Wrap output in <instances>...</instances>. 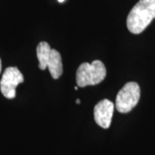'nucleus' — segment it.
<instances>
[{"label":"nucleus","mask_w":155,"mask_h":155,"mask_svg":"<svg viewBox=\"0 0 155 155\" xmlns=\"http://www.w3.org/2000/svg\"><path fill=\"white\" fill-rule=\"evenodd\" d=\"M154 18L155 0H140L127 16V29L132 34H140Z\"/></svg>","instance_id":"1"},{"label":"nucleus","mask_w":155,"mask_h":155,"mask_svg":"<svg viewBox=\"0 0 155 155\" xmlns=\"http://www.w3.org/2000/svg\"><path fill=\"white\" fill-rule=\"evenodd\" d=\"M36 55L39 61V68L45 70L47 67L54 79L61 77L63 72V65L61 54L55 49H52L46 41L40 42L36 48Z\"/></svg>","instance_id":"2"},{"label":"nucleus","mask_w":155,"mask_h":155,"mask_svg":"<svg viewBox=\"0 0 155 155\" xmlns=\"http://www.w3.org/2000/svg\"><path fill=\"white\" fill-rule=\"evenodd\" d=\"M106 68L102 61L96 60L92 63H82L77 70L76 83L78 87L96 85L104 81L106 77Z\"/></svg>","instance_id":"3"},{"label":"nucleus","mask_w":155,"mask_h":155,"mask_svg":"<svg viewBox=\"0 0 155 155\" xmlns=\"http://www.w3.org/2000/svg\"><path fill=\"white\" fill-rule=\"evenodd\" d=\"M140 97V89L137 83L128 82L117 93L115 108L120 113H127L137 105Z\"/></svg>","instance_id":"4"},{"label":"nucleus","mask_w":155,"mask_h":155,"mask_svg":"<svg viewBox=\"0 0 155 155\" xmlns=\"http://www.w3.org/2000/svg\"><path fill=\"white\" fill-rule=\"evenodd\" d=\"M24 78L22 72L17 67H8L4 72L1 81L0 90L2 94L8 99H13L16 97L17 86L23 82Z\"/></svg>","instance_id":"5"},{"label":"nucleus","mask_w":155,"mask_h":155,"mask_svg":"<svg viewBox=\"0 0 155 155\" xmlns=\"http://www.w3.org/2000/svg\"><path fill=\"white\" fill-rule=\"evenodd\" d=\"M115 110V104L109 99H103L94 107V120L103 128H109Z\"/></svg>","instance_id":"6"},{"label":"nucleus","mask_w":155,"mask_h":155,"mask_svg":"<svg viewBox=\"0 0 155 155\" xmlns=\"http://www.w3.org/2000/svg\"><path fill=\"white\" fill-rule=\"evenodd\" d=\"M76 103H77L78 104H80V100L77 99V100H76Z\"/></svg>","instance_id":"7"},{"label":"nucleus","mask_w":155,"mask_h":155,"mask_svg":"<svg viewBox=\"0 0 155 155\" xmlns=\"http://www.w3.org/2000/svg\"><path fill=\"white\" fill-rule=\"evenodd\" d=\"M1 70H2V64H1V60H0V72H1Z\"/></svg>","instance_id":"8"},{"label":"nucleus","mask_w":155,"mask_h":155,"mask_svg":"<svg viewBox=\"0 0 155 155\" xmlns=\"http://www.w3.org/2000/svg\"><path fill=\"white\" fill-rule=\"evenodd\" d=\"M58 1H59V2H60V3H63V2H64V1H65V0H58Z\"/></svg>","instance_id":"9"}]
</instances>
